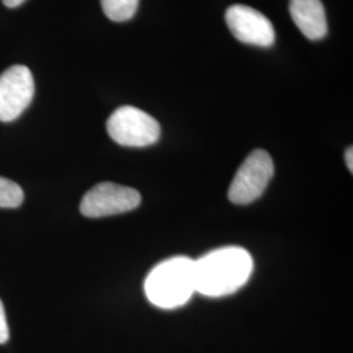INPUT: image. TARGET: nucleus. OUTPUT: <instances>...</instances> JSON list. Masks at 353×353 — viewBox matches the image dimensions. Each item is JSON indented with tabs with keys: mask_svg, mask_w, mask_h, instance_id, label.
Returning a JSON list of instances; mask_svg holds the SVG:
<instances>
[{
	"mask_svg": "<svg viewBox=\"0 0 353 353\" xmlns=\"http://www.w3.org/2000/svg\"><path fill=\"white\" fill-rule=\"evenodd\" d=\"M252 255L240 246L207 252L194 261L195 290L205 297H224L242 288L252 272Z\"/></svg>",
	"mask_w": 353,
	"mask_h": 353,
	"instance_id": "f257e3e1",
	"label": "nucleus"
},
{
	"mask_svg": "<svg viewBox=\"0 0 353 353\" xmlns=\"http://www.w3.org/2000/svg\"><path fill=\"white\" fill-rule=\"evenodd\" d=\"M150 303L161 309L183 306L195 290L194 261L189 256H173L156 265L144 283Z\"/></svg>",
	"mask_w": 353,
	"mask_h": 353,
	"instance_id": "f03ea898",
	"label": "nucleus"
},
{
	"mask_svg": "<svg viewBox=\"0 0 353 353\" xmlns=\"http://www.w3.org/2000/svg\"><path fill=\"white\" fill-rule=\"evenodd\" d=\"M106 130L115 143L132 148L153 145L161 137L160 123L135 106L118 108L108 119Z\"/></svg>",
	"mask_w": 353,
	"mask_h": 353,
	"instance_id": "7ed1b4c3",
	"label": "nucleus"
},
{
	"mask_svg": "<svg viewBox=\"0 0 353 353\" xmlns=\"http://www.w3.org/2000/svg\"><path fill=\"white\" fill-rule=\"evenodd\" d=\"M274 161L268 152L255 150L242 163L229 190V201L239 205L255 202L262 196L274 176Z\"/></svg>",
	"mask_w": 353,
	"mask_h": 353,
	"instance_id": "20e7f679",
	"label": "nucleus"
},
{
	"mask_svg": "<svg viewBox=\"0 0 353 353\" xmlns=\"http://www.w3.org/2000/svg\"><path fill=\"white\" fill-rule=\"evenodd\" d=\"M141 196L135 189L102 182L89 190L80 203V212L85 217L99 219L125 214L139 207Z\"/></svg>",
	"mask_w": 353,
	"mask_h": 353,
	"instance_id": "39448f33",
	"label": "nucleus"
},
{
	"mask_svg": "<svg viewBox=\"0 0 353 353\" xmlns=\"http://www.w3.org/2000/svg\"><path fill=\"white\" fill-rule=\"evenodd\" d=\"M34 97V79L26 65L14 64L0 75V122H12Z\"/></svg>",
	"mask_w": 353,
	"mask_h": 353,
	"instance_id": "423d86ee",
	"label": "nucleus"
},
{
	"mask_svg": "<svg viewBox=\"0 0 353 353\" xmlns=\"http://www.w3.org/2000/svg\"><path fill=\"white\" fill-rule=\"evenodd\" d=\"M225 21L230 33L242 43L270 48L275 43V28L263 13L255 8L236 4L225 12Z\"/></svg>",
	"mask_w": 353,
	"mask_h": 353,
	"instance_id": "0eeeda50",
	"label": "nucleus"
},
{
	"mask_svg": "<svg viewBox=\"0 0 353 353\" xmlns=\"http://www.w3.org/2000/svg\"><path fill=\"white\" fill-rule=\"evenodd\" d=\"M293 23L310 41H319L327 34V17L321 0H290Z\"/></svg>",
	"mask_w": 353,
	"mask_h": 353,
	"instance_id": "6e6552de",
	"label": "nucleus"
},
{
	"mask_svg": "<svg viewBox=\"0 0 353 353\" xmlns=\"http://www.w3.org/2000/svg\"><path fill=\"white\" fill-rule=\"evenodd\" d=\"M102 11L115 23L131 20L139 7V0H101Z\"/></svg>",
	"mask_w": 353,
	"mask_h": 353,
	"instance_id": "1a4fd4ad",
	"label": "nucleus"
},
{
	"mask_svg": "<svg viewBox=\"0 0 353 353\" xmlns=\"http://www.w3.org/2000/svg\"><path fill=\"white\" fill-rule=\"evenodd\" d=\"M23 202V189L11 179L0 176V208H17Z\"/></svg>",
	"mask_w": 353,
	"mask_h": 353,
	"instance_id": "9d476101",
	"label": "nucleus"
},
{
	"mask_svg": "<svg viewBox=\"0 0 353 353\" xmlns=\"http://www.w3.org/2000/svg\"><path fill=\"white\" fill-rule=\"evenodd\" d=\"M8 339H10V328H8L4 306L0 301V344H6Z\"/></svg>",
	"mask_w": 353,
	"mask_h": 353,
	"instance_id": "9b49d317",
	"label": "nucleus"
},
{
	"mask_svg": "<svg viewBox=\"0 0 353 353\" xmlns=\"http://www.w3.org/2000/svg\"><path fill=\"white\" fill-rule=\"evenodd\" d=\"M345 164L347 168L350 169V172H353V150L352 147H350L347 151H345Z\"/></svg>",
	"mask_w": 353,
	"mask_h": 353,
	"instance_id": "f8f14e48",
	"label": "nucleus"
},
{
	"mask_svg": "<svg viewBox=\"0 0 353 353\" xmlns=\"http://www.w3.org/2000/svg\"><path fill=\"white\" fill-rule=\"evenodd\" d=\"M24 1H26V0H3L4 6L8 7V8H16V7L21 6Z\"/></svg>",
	"mask_w": 353,
	"mask_h": 353,
	"instance_id": "ddd939ff",
	"label": "nucleus"
}]
</instances>
